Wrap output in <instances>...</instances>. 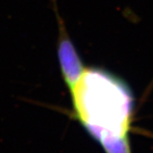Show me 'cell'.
I'll use <instances>...</instances> for the list:
<instances>
[{"mask_svg":"<svg viewBox=\"0 0 153 153\" xmlns=\"http://www.w3.org/2000/svg\"><path fill=\"white\" fill-rule=\"evenodd\" d=\"M60 22V36L58 41L57 55L61 74L69 91L76 85L85 67L76 51L74 45L68 38L66 29L63 27L61 20Z\"/></svg>","mask_w":153,"mask_h":153,"instance_id":"2","label":"cell"},{"mask_svg":"<svg viewBox=\"0 0 153 153\" xmlns=\"http://www.w3.org/2000/svg\"><path fill=\"white\" fill-rule=\"evenodd\" d=\"M70 94L74 116L105 153H132L135 101L125 81L102 68L85 67Z\"/></svg>","mask_w":153,"mask_h":153,"instance_id":"1","label":"cell"}]
</instances>
